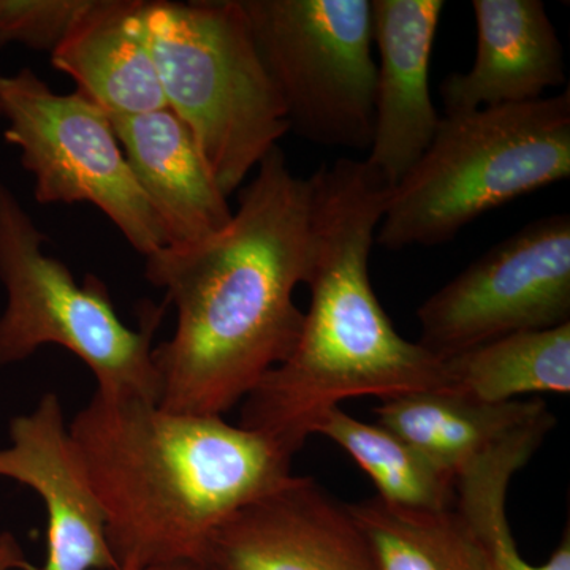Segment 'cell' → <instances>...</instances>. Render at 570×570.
<instances>
[{"mask_svg":"<svg viewBox=\"0 0 570 570\" xmlns=\"http://www.w3.org/2000/svg\"><path fill=\"white\" fill-rule=\"evenodd\" d=\"M471 69L442 81L445 116L534 102L566 85L564 48L542 0H474Z\"/></svg>","mask_w":570,"mask_h":570,"instance_id":"cell-13","label":"cell"},{"mask_svg":"<svg viewBox=\"0 0 570 570\" xmlns=\"http://www.w3.org/2000/svg\"><path fill=\"white\" fill-rule=\"evenodd\" d=\"M311 262L313 183L276 146L223 230L145 257L146 279L176 311L174 336L154 347L159 406L224 417L243 403L294 351L303 326L294 294Z\"/></svg>","mask_w":570,"mask_h":570,"instance_id":"cell-1","label":"cell"},{"mask_svg":"<svg viewBox=\"0 0 570 570\" xmlns=\"http://www.w3.org/2000/svg\"><path fill=\"white\" fill-rule=\"evenodd\" d=\"M0 570H39L28 560L20 540L10 531L0 532Z\"/></svg>","mask_w":570,"mask_h":570,"instance_id":"cell-22","label":"cell"},{"mask_svg":"<svg viewBox=\"0 0 570 570\" xmlns=\"http://www.w3.org/2000/svg\"><path fill=\"white\" fill-rule=\"evenodd\" d=\"M379 425L403 438L456 480L475 461L551 414L540 400L482 403L449 392H415L381 400Z\"/></svg>","mask_w":570,"mask_h":570,"instance_id":"cell-16","label":"cell"},{"mask_svg":"<svg viewBox=\"0 0 570 570\" xmlns=\"http://www.w3.org/2000/svg\"><path fill=\"white\" fill-rule=\"evenodd\" d=\"M569 175V89L444 116L425 154L390 190L376 245H442L483 214Z\"/></svg>","mask_w":570,"mask_h":570,"instance_id":"cell-4","label":"cell"},{"mask_svg":"<svg viewBox=\"0 0 570 570\" xmlns=\"http://www.w3.org/2000/svg\"><path fill=\"white\" fill-rule=\"evenodd\" d=\"M47 235L20 198L0 181V366L24 362L43 346H59L88 366L97 393L159 404L154 335L165 306L141 311L140 326L119 318L107 285L94 275L77 283L69 266L45 253Z\"/></svg>","mask_w":570,"mask_h":570,"instance_id":"cell-6","label":"cell"},{"mask_svg":"<svg viewBox=\"0 0 570 570\" xmlns=\"http://www.w3.org/2000/svg\"><path fill=\"white\" fill-rule=\"evenodd\" d=\"M377 570H493L455 508L412 510L377 497L347 504Z\"/></svg>","mask_w":570,"mask_h":570,"instance_id":"cell-18","label":"cell"},{"mask_svg":"<svg viewBox=\"0 0 570 570\" xmlns=\"http://www.w3.org/2000/svg\"><path fill=\"white\" fill-rule=\"evenodd\" d=\"M258 56L298 137L366 151L377 63L371 0H239Z\"/></svg>","mask_w":570,"mask_h":570,"instance_id":"cell-7","label":"cell"},{"mask_svg":"<svg viewBox=\"0 0 570 570\" xmlns=\"http://www.w3.org/2000/svg\"><path fill=\"white\" fill-rule=\"evenodd\" d=\"M420 340L444 360L498 337L570 322V216L524 225L419 307Z\"/></svg>","mask_w":570,"mask_h":570,"instance_id":"cell-9","label":"cell"},{"mask_svg":"<svg viewBox=\"0 0 570 570\" xmlns=\"http://www.w3.org/2000/svg\"><path fill=\"white\" fill-rule=\"evenodd\" d=\"M0 478L36 491L47 512V554L39 570H118L105 519L61 400L48 392L10 422Z\"/></svg>","mask_w":570,"mask_h":570,"instance_id":"cell-11","label":"cell"},{"mask_svg":"<svg viewBox=\"0 0 570 570\" xmlns=\"http://www.w3.org/2000/svg\"><path fill=\"white\" fill-rule=\"evenodd\" d=\"M148 31L165 102L230 197L291 132L239 0H153Z\"/></svg>","mask_w":570,"mask_h":570,"instance_id":"cell-5","label":"cell"},{"mask_svg":"<svg viewBox=\"0 0 570 570\" xmlns=\"http://www.w3.org/2000/svg\"><path fill=\"white\" fill-rule=\"evenodd\" d=\"M89 0H0V48L55 51Z\"/></svg>","mask_w":570,"mask_h":570,"instance_id":"cell-21","label":"cell"},{"mask_svg":"<svg viewBox=\"0 0 570 570\" xmlns=\"http://www.w3.org/2000/svg\"><path fill=\"white\" fill-rule=\"evenodd\" d=\"M142 570H200L193 562H176V564L154 566Z\"/></svg>","mask_w":570,"mask_h":570,"instance_id":"cell-23","label":"cell"},{"mask_svg":"<svg viewBox=\"0 0 570 570\" xmlns=\"http://www.w3.org/2000/svg\"><path fill=\"white\" fill-rule=\"evenodd\" d=\"M108 118L167 246L204 242L230 223L228 198L170 108Z\"/></svg>","mask_w":570,"mask_h":570,"instance_id":"cell-14","label":"cell"},{"mask_svg":"<svg viewBox=\"0 0 570 570\" xmlns=\"http://www.w3.org/2000/svg\"><path fill=\"white\" fill-rule=\"evenodd\" d=\"M3 137L20 149L40 205L91 204L148 257L167 246L107 112L81 94H58L32 69L0 75Z\"/></svg>","mask_w":570,"mask_h":570,"instance_id":"cell-8","label":"cell"},{"mask_svg":"<svg viewBox=\"0 0 570 570\" xmlns=\"http://www.w3.org/2000/svg\"><path fill=\"white\" fill-rule=\"evenodd\" d=\"M148 0H89L51 66L108 116L167 107L148 31Z\"/></svg>","mask_w":570,"mask_h":570,"instance_id":"cell-15","label":"cell"},{"mask_svg":"<svg viewBox=\"0 0 570 570\" xmlns=\"http://www.w3.org/2000/svg\"><path fill=\"white\" fill-rule=\"evenodd\" d=\"M551 430V420L524 428L455 480V510L482 543L493 570H570L569 528L549 560L531 564L521 557L505 513L513 475L527 466Z\"/></svg>","mask_w":570,"mask_h":570,"instance_id":"cell-19","label":"cell"},{"mask_svg":"<svg viewBox=\"0 0 570 570\" xmlns=\"http://www.w3.org/2000/svg\"><path fill=\"white\" fill-rule=\"evenodd\" d=\"M313 183L309 307L294 351L242 403L239 425L291 455L328 409L358 396L445 392L444 363L400 335L370 279L390 187L365 160L322 164Z\"/></svg>","mask_w":570,"mask_h":570,"instance_id":"cell-2","label":"cell"},{"mask_svg":"<svg viewBox=\"0 0 570 570\" xmlns=\"http://www.w3.org/2000/svg\"><path fill=\"white\" fill-rule=\"evenodd\" d=\"M444 363L445 392L482 403H509L531 393L570 392V322L498 337Z\"/></svg>","mask_w":570,"mask_h":570,"instance_id":"cell-17","label":"cell"},{"mask_svg":"<svg viewBox=\"0 0 570 570\" xmlns=\"http://www.w3.org/2000/svg\"><path fill=\"white\" fill-rule=\"evenodd\" d=\"M313 434L340 445L387 504L412 510L455 508V480L389 428L360 422L336 406L316 420Z\"/></svg>","mask_w":570,"mask_h":570,"instance_id":"cell-20","label":"cell"},{"mask_svg":"<svg viewBox=\"0 0 570 570\" xmlns=\"http://www.w3.org/2000/svg\"><path fill=\"white\" fill-rule=\"evenodd\" d=\"M444 0H371L379 51L374 127L365 163L390 189L412 170L441 122L430 61Z\"/></svg>","mask_w":570,"mask_h":570,"instance_id":"cell-12","label":"cell"},{"mask_svg":"<svg viewBox=\"0 0 570 570\" xmlns=\"http://www.w3.org/2000/svg\"><path fill=\"white\" fill-rule=\"evenodd\" d=\"M69 428L118 570L197 566L220 523L292 478L294 455L219 415L96 392Z\"/></svg>","mask_w":570,"mask_h":570,"instance_id":"cell-3","label":"cell"},{"mask_svg":"<svg viewBox=\"0 0 570 570\" xmlns=\"http://www.w3.org/2000/svg\"><path fill=\"white\" fill-rule=\"evenodd\" d=\"M200 570H377L347 504L311 478L285 480L205 540Z\"/></svg>","mask_w":570,"mask_h":570,"instance_id":"cell-10","label":"cell"}]
</instances>
